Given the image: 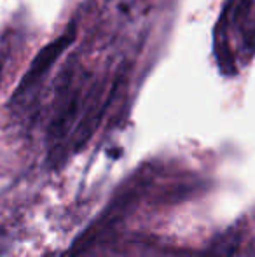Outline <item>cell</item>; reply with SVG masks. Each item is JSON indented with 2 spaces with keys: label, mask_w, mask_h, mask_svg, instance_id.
Here are the masks:
<instances>
[{
  "label": "cell",
  "mask_w": 255,
  "mask_h": 257,
  "mask_svg": "<svg viewBox=\"0 0 255 257\" xmlns=\"http://www.w3.org/2000/svg\"><path fill=\"white\" fill-rule=\"evenodd\" d=\"M74 41H75V28L72 27L70 32L63 34L62 37L55 39V41L49 42L44 49H41L37 56L34 58L32 65L28 67L25 77L21 79L20 86H18L16 93H14V100L21 98V96L27 95L32 88H35V86L39 84V81H41V79L44 77L49 70H51L53 65L58 61V58L62 56L68 48H70Z\"/></svg>",
  "instance_id": "cell-1"
},
{
  "label": "cell",
  "mask_w": 255,
  "mask_h": 257,
  "mask_svg": "<svg viewBox=\"0 0 255 257\" xmlns=\"http://www.w3.org/2000/svg\"><path fill=\"white\" fill-rule=\"evenodd\" d=\"M74 72L65 70L58 86V110L49 126V139L53 144H58L70 130L75 115L79 112V91L74 86Z\"/></svg>",
  "instance_id": "cell-2"
},
{
  "label": "cell",
  "mask_w": 255,
  "mask_h": 257,
  "mask_svg": "<svg viewBox=\"0 0 255 257\" xmlns=\"http://www.w3.org/2000/svg\"><path fill=\"white\" fill-rule=\"evenodd\" d=\"M234 245H236L234 240L225 238L220 245H215V247L208 248L206 252H203V254H199L197 257H232V254H234V248H236Z\"/></svg>",
  "instance_id": "cell-3"
}]
</instances>
